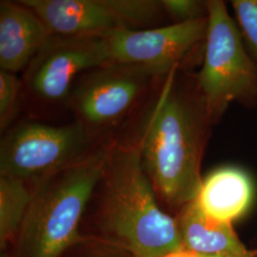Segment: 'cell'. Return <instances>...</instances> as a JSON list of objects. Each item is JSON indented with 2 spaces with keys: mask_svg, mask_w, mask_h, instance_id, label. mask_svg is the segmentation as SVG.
I'll use <instances>...</instances> for the list:
<instances>
[{
  "mask_svg": "<svg viewBox=\"0 0 257 257\" xmlns=\"http://www.w3.org/2000/svg\"><path fill=\"white\" fill-rule=\"evenodd\" d=\"M167 74L136 143L151 183L166 203L183 207L196 199L202 185L200 165L211 125L200 93Z\"/></svg>",
  "mask_w": 257,
  "mask_h": 257,
  "instance_id": "6da1fadb",
  "label": "cell"
},
{
  "mask_svg": "<svg viewBox=\"0 0 257 257\" xmlns=\"http://www.w3.org/2000/svg\"><path fill=\"white\" fill-rule=\"evenodd\" d=\"M99 187L97 240L135 257H161L183 249L176 219L158 206L136 144L110 149Z\"/></svg>",
  "mask_w": 257,
  "mask_h": 257,
  "instance_id": "7a4b0ae2",
  "label": "cell"
},
{
  "mask_svg": "<svg viewBox=\"0 0 257 257\" xmlns=\"http://www.w3.org/2000/svg\"><path fill=\"white\" fill-rule=\"evenodd\" d=\"M110 149H93L36 184L16 242L17 257H61L80 241L83 215L101 181Z\"/></svg>",
  "mask_w": 257,
  "mask_h": 257,
  "instance_id": "3957f363",
  "label": "cell"
},
{
  "mask_svg": "<svg viewBox=\"0 0 257 257\" xmlns=\"http://www.w3.org/2000/svg\"><path fill=\"white\" fill-rule=\"evenodd\" d=\"M208 31L196 86L209 119L216 122L231 102L257 98V68L238 25L222 0H208Z\"/></svg>",
  "mask_w": 257,
  "mask_h": 257,
  "instance_id": "277c9868",
  "label": "cell"
},
{
  "mask_svg": "<svg viewBox=\"0 0 257 257\" xmlns=\"http://www.w3.org/2000/svg\"><path fill=\"white\" fill-rule=\"evenodd\" d=\"M92 140L93 133L78 121L19 124L1 138L0 175L38 183L88 155Z\"/></svg>",
  "mask_w": 257,
  "mask_h": 257,
  "instance_id": "5b68a950",
  "label": "cell"
},
{
  "mask_svg": "<svg viewBox=\"0 0 257 257\" xmlns=\"http://www.w3.org/2000/svg\"><path fill=\"white\" fill-rule=\"evenodd\" d=\"M159 76L148 67L117 62L89 71L69 97L76 121L93 134L95 130L115 125Z\"/></svg>",
  "mask_w": 257,
  "mask_h": 257,
  "instance_id": "8992f818",
  "label": "cell"
},
{
  "mask_svg": "<svg viewBox=\"0 0 257 257\" xmlns=\"http://www.w3.org/2000/svg\"><path fill=\"white\" fill-rule=\"evenodd\" d=\"M207 31L208 18H204L156 29H118L103 37L110 62L144 66L165 77L205 41Z\"/></svg>",
  "mask_w": 257,
  "mask_h": 257,
  "instance_id": "52a82bcc",
  "label": "cell"
},
{
  "mask_svg": "<svg viewBox=\"0 0 257 257\" xmlns=\"http://www.w3.org/2000/svg\"><path fill=\"white\" fill-rule=\"evenodd\" d=\"M110 62L103 37L53 36L28 66L26 82L43 100L63 101L70 97L73 83L87 73Z\"/></svg>",
  "mask_w": 257,
  "mask_h": 257,
  "instance_id": "ba28073f",
  "label": "cell"
},
{
  "mask_svg": "<svg viewBox=\"0 0 257 257\" xmlns=\"http://www.w3.org/2000/svg\"><path fill=\"white\" fill-rule=\"evenodd\" d=\"M55 37H104L128 29L115 0H22Z\"/></svg>",
  "mask_w": 257,
  "mask_h": 257,
  "instance_id": "9c48e42d",
  "label": "cell"
},
{
  "mask_svg": "<svg viewBox=\"0 0 257 257\" xmlns=\"http://www.w3.org/2000/svg\"><path fill=\"white\" fill-rule=\"evenodd\" d=\"M53 35L20 2H0V68L17 74L27 68Z\"/></svg>",
  "mask_w": 257,
  "mask_h": 257,
  "instance_id": "30bf717a",
  "label": "cell"
},
{
  "mask_svg": "<svg viewBox=\"0 0 257 257\" xmlns=\"http://www.w3.org/2000/svg\"><path fill=\"white\" fill-rule=\"evenodd\" d=\"M253 194V184L246 172L224 167L203 179L196 201L211 218L232 223L248 211Z\"/></svg>",
  "mask_w": 257,
  "mask_h": 257,
  "instance_id": "8fae6325",
  "label": "cell"
},
{
  "mask_svg": "<svg viewBox=\"0 0 257 257\" xmlns=\"http://www.w3.org/2000/svg\"><path fill=\"white\" fill-rule=\"evenodd\" d=\"M176 219L183 249L202 255L249 252L231 223L207 215L195 200L182 207Z\"/></svg>",
  "mask_w": 257,
  "mask_h": 257,
  "instance_id": "7c38bea8",
  "label": "cell"
},
{
  "mask_svg": "<svg viewBox=\"0 0 257 257\" xmlns=\"http://www.w3.org/2000/svg\"><path fill=\"white\" fill-rule=\"evenodd\" d=\"M33 193L27 183L14 177L0 176V247L16 243L27 215Z\"/></svg>",
  "mask_w": 257,
  "mask_h": 257,
  "instance_id": "4fadbf2b",
  "label": "cell"
},
{
  "mask_svg": "<svg viewBox=\"0 0 257 257\" xmlns=\"http://www.w3.org/2000/svg\"><path fill=\"white\" fill-rule=\"evenodd\" d=\"M23 83L17 74L0 71V128L9 130L19 111L20 92Z\"/></svg>",
  "mask_w": 257,
  "mask_h": 257,
  "instance_id": "5bb4252c",
  "label": "cell"
},
{
  "mask_svg": "<svg viewBox=\"0 0 257 257\" xmlns=\"http://www.w3.org/2000/svg\"><path fill=\"white\" fill-rule=\"evenodd\" d=\"M231 5L244 43L257 68V0H233Z\"/></svg>",
  "mask_w": 257,
  "mask_h": 257,
  "instance_id": "9a60e30c",
  "label": "cell"
},
{
  "mask_svg": "<svg viewBox=\"0 0 257 257\" xmlns=\"http://www.w3.org/2000/svg\"><path fill=\"white\" fill-rule=\"evenodd\" d=\"M161 6L163 12L176 20L175 23L204 19L208 16L206 1L161 0Z\"/></svg>",
  "mask_w": 257,
  "mask_h": 257,
  "instance_id": "2e32d148",
  "label": "cell"
},
{
  "mask_svg": "<svg viewBox=\"0 0 257 257\" xmlns=\"http://www.w3.org/2000/svg\"><path fill=\"white\" fill-rule=\"evenodd\" d=\"M83 257H135L128 251L110 245L106 242L96 240V246Z\"/></svg>",
  "mask_w": 257,
  "mask_h": 257,
  "instance_id": "e0dca14e",
  "label": "cell"
},
{
  "mask_svg": "<svg viewBox=\"0 0 257 257\" xmlns=\"http://www.w3.org/2000/svg\"><path fill=\"white\" fill-rule=\"evenodd\" d=\"M193 253V257H253L250 252L244 253V254H239V253H223V254H214V255H202V254H197Z\"/></svg>",
  "mask_w": 257,
  "mask_h": 257,
  "instance_id": "ac0fdd59",
  "label": "cell"
},
{
  "mask_svg": "<svg viewBox=\"0 0 257 257\" xmlns=\"http://www.w3.org/2000/svg\"><path fill=\"white\" fill-rule=\"evenodd\" d=\"M161 257H193V253L192 251H189L186 249H180Z\"/></svg>",
  "mask_w": 257,
  "mask_h": 257,
  "instance_id": "d6986e66",
  "label": "cell"
}]
</instances>
